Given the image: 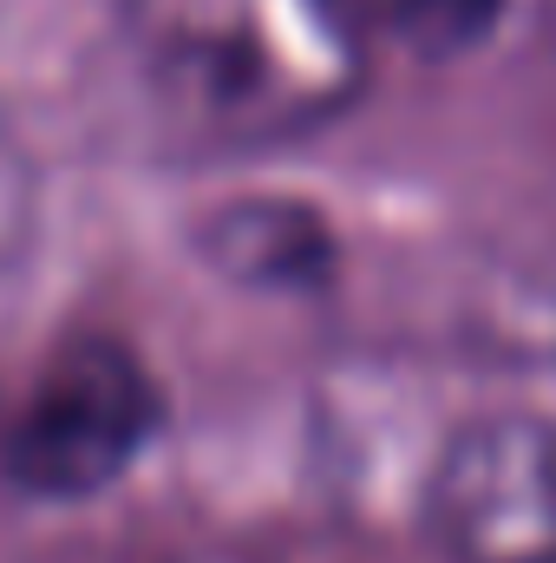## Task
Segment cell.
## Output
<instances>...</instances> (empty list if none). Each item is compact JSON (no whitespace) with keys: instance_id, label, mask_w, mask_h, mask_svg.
I'll return each instance as SVG.
<instances>
[{"instance_id":"4","label":"cell","mask_w":556,"mask_h":563,"mask_svg":"<svg viewBox=\"0 0 556 563\" xmlns=\"http://www.w3.org/2000/svg\"><path fill=\"white\" fill-rule=\"evenodd\" d=\"M197 250L223 282L269 288V295L321 288L334 276V230H327V217H314L294 197H230V203H216L197 230Z\"/></svg>"},{"instance_id":"5","label":"cell","mask_w":556,"mask_h":563,"mask_svg":"<svg viewBox=\"0 0 556 563\" xmlns=\"http://www.w3.org/2000/svg\"><path fill=\"white\" fill-rule=\"evenodd\" d=\"M367 46H393L419 66H445L465 59L471 46H485L504 20V0H347Z\"/></svg>"},{"instance_id":"3","label":"cell","mask_w":556,"mask_h":563,"mask_svg":"<svg viewBox=\"0 0 556 563\" xmlns=\"http://www.w3.org/2000/svg\"><path fill=\"white\" fill-rule=\"evenodd\" d=\"M425 525L452 563H556V413L458 426L425 478Z\"/></svg>"},{"instance_id":"1","label":"cell","mask_w":556,"mask_h":563,"mask_svg":"<svg viewBox=\"0 0 556 563\" xmlns=\"http://www.w3.org/2000/svg\"><path fill=\"white\" fill-rule=\"evenodd\" d=\"M144 92L216 144H288L341 119L374 46L347 0H125Z\"/></svg>"},{"instance_id":"2","label":"cell","mask_w":556,"mask_h":563,"mask_svg":"<svg viewBox=\"0 0 556 563\" xmlns=\"http://www.w3.org/2000/svg\"><path fill=\"white\" fill-rule=\"evenodd\" d=\"M164 426V394L138 354L112 334H73L33 374L7 420L0 465L13 492L40 505H79L112 492Z\"/></svg>"}]
</instances>
